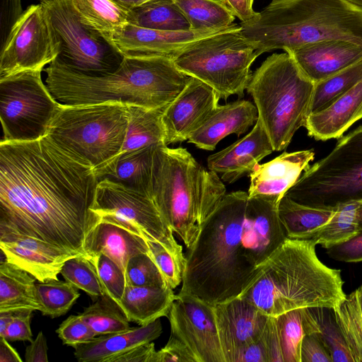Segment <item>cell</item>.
Segmentation results:
<instances>
[{
  "instance_id": "cell-1",
  "label": "cell",
  "mask_w": 362,
  "mask_h": 362,
  "mask_svg": "<svg viewBox=\"0 0 362 362\" xmlns=\"http://www.w3.org/2000/svg\"><path fill=\"white\" fill-rule=\"evenodd\" d=\"M100 180L47 135L0 142V233L35 238L85 255Z\"/></svg>"
},
{
  "instance_id": "cell-2",
  "label": "cell",
  "mask_w": 362,
  "mask_h": 362,
  "mask_svg": "<svg viewBox=\"0 0 362 362\" xmlns=\"http://www.w3.org/2000/svg\"><path fill=\"white\" fill-rule=\"evenodd\" d=\"M280 200L244 191L226 194L187 248L177 295L213 306L240 296L287 238L278 215Z\"/></svg>"
},
{
  "instance_id": "cell-3",
  "label": "cell",
  "mask_w": 362,
  "mask_h": 362,
  "mask_svg": "<svg viewBox=\"0 0 362 362\" xmlns=\"http://www.w3.org/2000/svg\"><path fill=\"white\" fill-rule=\"evenodd\" d=\"M44 71L54 98L70 106L111 103L163 110L190 78L173 58L160 55H124L116 71L101 76L74 71L56 59Z\"/></svg>"
},
{
  "instance_id": "cell-4",
  "label": "cell",
  "mask_w": 362,
  "mask_h": 362,
  "mask_svg": "<svg viewBox=\"0 0 362 362\" xmlns=\"http://www.w3.org/2000/svg\"><path fill=\"white\" fill-rule=\"evenodd\" d=\"M312 239L286 238L238 297L269 317L303 308L336 310L345 300L339 269L318 258Z\"/></svg>"
},
{
  "instance_id": "cell-5",
  "label": "cell",
  "mask_w": 362,
  "mask_h": 362,
  "mask_svg": "<svg viewBox=\"0 0 362 362\" xmlns=\"http://www.w3.org/2000/svg\"><path fill=\"white\" fill-rule=\"evenodd\" d=\"M240 26L258 56L329 39L362 45V11L345 0H272Z\"/></svg>"
},
{
  "instance_id": "cell-6",
  "label": "cell",
  "mask_w": 362,
  "mask_h": 362,
  "mask_svg": "<svg viewBox=\"0 0 362 362\" xmlns=\"http://www.w3.org/2000/svg\"><path fill=\"white\" fill-rule=\"evenodd\" d=\"M226 194L218 174L205 169L186 148L165 144L156 147L149 196L187 248Z\"/></svg>"
},
{
  "instance_id": "cell-7",
  "label": "cell",
  "mask_w": 362,
  "mask_h": 362,
  "mask_svg": "<svg viewBox=\"0 0 362 362\" xmlns=\"http://www.w3.org/2000/svg\"><path fill=\"white\" fill-rule=\"evenodd\" d=\"M315 83L287 52L273 54L252 74L246 90L274 151L284 150L311 114Z\"/></svg>"
},
{
  "instance_id": "cell-8",
  "label": "cell",
  "mask_w": 362,
  "mask_h": 362,
  "mask_svg": "<svg viewBox=\"0 0 362 362\" xmlns=\"http://www.w3.org/2000/svg\"><path fill=\"white\" fill-rule=\"evenodd\" d=\"M128 119L127 105H63L47 136L64 151L92 167L100 180L109 174L121 153Z\"/></svg>"
},
{
  "instance_id": "cell-9",
  "label": "cell",
  "mask_w": 362,
  "mask_h": 362,
  "mask_svg": "<svg viewBox=\"0 0 362 362\" xmlns=\"http://www.w3.org/2000/svg\"><path fill=\"white\" fill-rule=\"evenodd\" d=\"M240 25L197 40L174 58L177 67L214 88L225 100L243 98L250 81V66L259 57L242 35Z\"/></svg>"
},
{
  "instance_id": "cell-10",
  "label": "cell",
  "mask_w": 362,
  "mask_h": 362,
  "mask_svg": "<svg viewBox=\"0 0 362 362\" xmlns=\"http://www.w3.org/2000/svg\"><path fill=\"white\" fill-rule=\"evenodd\" d=\"M284 195L301 204L329 209L362 202V126L310 165Z\"/></svg>"
},
{
  "instance_id": "cell-11",
  "label": "cell",
  "mask_w": 362,
  "mask_h": 362,
  "mask_svg": "<svg viewBox=\"0 0 362 362\" xmlns=\"http://www.w3.org/2000/svg\"><path fill=\"white\" fill-rule=\"evenodd\" d=\"M40 70L21 71L0 78L2 141H30L48 134L63 105L43 83Z\"/></svg>"
},
{
  "instance_id": "cell-12",
  "label": "cell",
  "mask_w": 362,
  "mask_h": 362,
  "mask_svg": "<svg viewBox=\"0 0 362 362\" xmlns=\"http://www.w3.org/2000/svg\"><path fill=\"white\" fill-rule=\"evenodd\" d=\"M42 4L60 41V53L55 59L58 62L89 76H101L117 69L124 56L80 21L71 0Z\"/></svg>"
},
{
  "instance_id": "cell-13",
  "label": "cell",
  "mask_w": 362,
  "mask_h": 362,
  "mask_svg": "<svg viewBox=\"0 0 362 362\" xmlns=\"http://www.w3.org/2000/svg\"><path fill=\"white\" fill-rule=\"evenodd\" d=\"M93 211L100 218L115 221L145 239L159 243L185 265L182 247L148 194L103 178L98 184Z\"/></svg>"
},
{
  "instance_id": "cell-14",
  "label": "cell",
  "mask_w": 362,
  "mask_h": 362,
  "mask_svg": "<svg viewBox=\"0 0 362 362\" xmlns=\"http://www.w3.org/2000/svg\"><path fill=\"white\" fill-rule=\"evenodd\" d=\"M60 41L46 6L23 11L1 48L0 78L28 70H44L60 53Z\"/></svg>"
},
{
  "instance_id": "cell-15",
  "label": "cell",
  "mask_w": 362,
  "mask_h": 362,
  "mask_svg": "<svg viewBox=\"0 0 362 362\" xmlns=\"http://www.w3.org/2000/svg\"><path fill=\"white\" fill-rule=\"evenodd\" d=\"M167 317L171 334L187 346L197 362H225L213 305L175 295Z\"/></svg>"
},
{
  "instance_id": "cell-16",
  "label": "cell",
  "mask_w": 362,
  "mask_h": 362,
  "mask_svg": "<svg viewBox=\"0 0 362 362\" xmlns=\"http://www.w3.org/2000/svg\"><path fill=\"white\" fill-rule=\"evenodd\" d=\"M220 98L214 88L190 77L181 93L163 110L165 144L187 140L218 107Z\"/></svg>"
},
{
  "instance_id": "cell-17",
  "label": "cell",
  "mask_w": 362,
  "mask_h": 362,
  "mask_svg": "<svg viewBox=\"0 0 362 362\" xmlns=\"http://www.w3.org/2000/svg\"><path fill=\"white\" fill-rule=\"evenodd\" d=\"M214 309L225 362H237L243 349L261 337L269 316L240 297Z\"/></svg>"
},
{
  "instance_id": "cell-18",
  "label": "cell",
  "mask_w": 362,
  "mask_h": 362,
  "mask_svg": "<svg viewBox=\"0 0 362 362\" xmlns=\"http://www.w3.org/2000/svg\"><path fill=\"white\" fill-rule=\"evenodd\" d=\"M217 30H158L127 23L111 37L110 44L124 55H160L174 58L185 47L200 39L234 28Z\"/></svg>"
},
{
  "instance_id": "cell-19",
  "label": "cell",
  "mask_w": 362,
  "mask_h": 362,
  "mask_svg": "<svg viewBox=\"0 0 362 362\" xmlns=\"http://www.w3.org/2000/svg\"><path fill=\"white\" fill-rule=\"evenodd\" d=\"M0 249L4 260L40 282L58 279L64 262L78 256L44 240L13 233H0Z\"/></svg>"
},
{
  "instance_id": "cell-20",
  "label": "cell",
  "mask_w": 362,
  "mask_h": 362,
  "mask_svg": "<svg viewBox=\"0 0 362 362\" xmlns=\"http://www.w3.org/2000/svg\"><path fill=\"white\" fill-rule=\"evenodd\" d=\"M303 74L317 83L362 59V45L324 40L286 51Z\"/></svg>"
},
{
  "instance_id": "cell-21",
  "label": "cell",
  "mask_w": 362,
  "mask_h": 362,
  "mask_svg": "<svg viewBox=\"0 0 362 362\" xmlns=\"http://www.w3.org/2000/svg\"><path fill=\"white\" fill-rule=\"evenodd\" d=\"M271 141L257 119L252 129L227 148L210 155L207 167L220 175L222 181L231 184L250 175L259 162L271 154Z\"/></svg>"
},
{
  "instance_id": "cell-22",
  "label": "cell",
  "mask_w": 362,
  "mask_h": 362,
  "mask_svg": "<svg viewBox=\"0 0 362 362\" xmlns=\"http://www.w3.org/2000/svg\"><path fill=\"white\" fill-rule=\"evenodd\" d=\"M83 250L88 258L105 255L125 272L128 260L133 256L148 253L144 238L123 225L100 218L87 233Z\"/></svg>"
},
{
  "instance_id": "cell-23",
  "label": "cell",
  "mask_w": 362,
  "mask_h": 362,
  "mask_svg": "<svg viewBox=\"0 0 362 362\" xmlns=\"http://www.w3.org/2000/svg\"><path fill=\"white\" fill-rule=\"evenodd\" d=\"M314 156L313 150L284 152L267 163H258L249 175L248 196L270 195L281 199L310 166Z\"/></svg>"
},
{
  "instance_id": "cell-24",
  "label": "cell",
  "mask_w": 362,
  "mask_h": 362,
  "mask_svg": "<svg viewBox=\"0 0 362 362\" xmlns=\"http://www.w3.org/2000/svg\"><path fill=\"white\" fill-rule=\"evenodd\" d=\"M258 119L257 107L250 101L238 100L214 111L188 138L187 141L197 148L213 151L218 143L230 134L240 136Z\"/></svg>"
},
{
  "instance_id": "cell-25",
  "label": "cell",
  "mask_w": 362,
  "mask_h": 362,
  "mask_svg": "<svg viewBox=\"0 0 362 362\" xmlns=\"http://www.w3.org/2000/svg\"><path fill=\"white\" fill-rule=\"evenodd\" d=\"M362 119V80L325 108L311 113L305 127L316 140L339 139Z\"/></svg>"
},
{
  "instance_id": "cell-26",
  "label": "cell",
  "mask_w": 362,
  "mask_h": 362,
  "mask_svg": "<svg viewBox=\"0 0 362 362\" xmlns=\"http://www.w3.org/2000/svg\"><path fill=\"white\" fill-rule=\"evenodd\" d=\"M163 332L159 319L139 327L111 334L100 335L74 347L75 358L80 362H108L109 360L137 346L152 342Z\"/></svg>"
},
{
  "instance_id": "cell-27",
  "label": "cell",
  "mask_w": 362,
  "mask_h": 362,
  "mask_svg": "<svg viewBox=\"0 0 362 362\" xmlns=\"http://www.w3.org/2000/svg\"><path fill=\"white\" fill-rule=\"evenodd\" d=\"M276 341L281 362H300L303 337L320 333V328L314 308L292 310L272 317Z\"/></svg>"
},
{
  "instance_id": "cell-28",
  "label": "cell",
  "mask_w": 362,
  "mask_h": 362,
  "mask_svg": "<svg viewBox=\"0 0 362 362\" xmlns=\"http://www.w3.org/2000/svg\"><path fill=\"white\" fill-rule=\"evenodd\" d=\"M175 298L170 286L127 285L119 305L129 322L146 325L161 317H167Z\"/></svg>"
},
{
  "instance_id": "cell-29",
  "label": "cell",
  "mask_w": 362,
  "mask_h": 362,
  "mask_svg": "<svg viewBox=\"0 0 362 362\" xmlns=\"http://www.w3.org/2000/svg\"><path fill=\"white\" fill-rule=\"evenodd\" d=\"M33 276L6 260L0 262V312L40 310Z\"/></svg>"
},
{
  "instance_id": "cell-30",
  "label": "cell",
  "mask_w": 362,
  "mask_h": 362,
  "mask_svg": "<svg viewBox=\"0 0 362 362\" xmlns=\"http://www.w3.org/2000/svg\"><path fill=\"white\" fill-rule=\"evenodd\" d=\"M335 209L315 207L299 204L284 196L278 205V215L286 237L290 239H312L333 216Z\"/></svg>"
},
{
  "instance_id": "cell-31",
  "label": "cell",
  "mask_w": 362,
  "mask_h": 362,
  "mask_svg": "<svg viewBox=\"0 0 362 362\" xmlns=\"http://www.w3.org/2000/svg\"><path fill=\"white\" fill-rule=\"evenodd\" d=\"M157 146L152 145L120 154L105 178L149 195L153 156Z\"/></svg>"
},
{
  "instance_id": "cell-32",
  "label": "cell",
  "mask_w": 362,
  "mask_h": 362,
  "mask_svg": "<svg viewBox=\"0 0 362 362\" xmlns=\"http://www.w3.org/2000/svg\"><path fill=\"white\" fill-rule=\"evenodd\" d=\"M80 21L110 43L112 35L128 23V11L112 0H71Z\"/></svg>"
},
{
  "instance_id": "cell-33",
  "label": "cell",
  "mask_w": 362,
  "mask_h": 362,
  "mask_svg": "<svg viewBox=\"0 0 362 362\" xmlns=\"http://www.w3.org/2000/svg\"><path fill=\"white\" fill-rule=\"evenodd\" d=\"M163 110L129 106L127 134L120 154L152 145L165 144L161 120Z\"/></svg>"
},
{
  "instance_id": "cell-34",
  "label": "cell",
  "mask_w": 362,
  "mask_h": 362,
  "mask_svg": "<svg viewBox=\"0 0 362 362\" xmlns=\"http://www.w3.org/2000/svg\"><path fill=\"white\" fill-rule=\"evenodd\" d=\"M128 23L158 30H191L175 0H148L128 11Z\"/></svg>"
},
{
  "instance_id": "cell-35",
  "label": "cell",
  "mask_w": 362,
  "mask_h": 362,
  "mask_svg": "<svg viewBox=\"0 0 362 362\" xmlns=\"http://www.w3.org/2000/svg\"><path fill=\"white\" fill-rule=\"evenodd\" d=\"M191 30H217L230 27L235 16L221 0H175Z\"/></svg>"
},
{
  "instance_id": "cell-36",
  "label": "cell",
  "mask_w": 362,
  "mask_h": 362,
  "mask_svg": "<svg viewBox=\"0 0 362 362\" xmlns=\"http://www.w3.org/2000/svg\"><path fill=\"white\" fill-rule=\"evenodd\" d=\"M334 311L354 361L362 362V286L346 295Z\"/></svg>"
},
{
  "instance_id": "cell-37",
  "label": "cell",
  "mask_w": 362,
  "mask_h": 362,
  "mask_svg": "<svg viewBox=\"0 0 362 362\" xmlns=\"http://www.w3.org/2000/svg\"><path fill=\"white\" fill-rule=\"evenodd\" d=\"M79 314L98 336L121 332L130 327V322L120 305L106 293Z\"/></svg>"
},
{
  "instance_id": "cell-38",
  "label": "cell",
  "mask_w": 362,
  "mask_h": 362,
  "mask_svg": "<svg viewBox=\"0 0 362 362\" xmlns=\"http://www.w3.org/2000/svg\"><path fill=\"white\" fill-rule=\"evenodd\" d=\"M358 204L359 202H350L334 208L332 218L312 238L316 245L328 249L356 235Z\"/></svg>"
},
{
  "instance_id": "cell-39",
  "label": "cell",
  "mask_w": 362,
  "mask_h": 362,
  "mask_svg": "<svg viewBox=\"0 0 362 362\" xmlns=\"http://www.w3.org/2000/svg\"><path fill=\"white\" fill-rule=\"evenodd\" d=\"M362 80V59L315 83L311 113L318 112Z\"/></svg>"
},
{
  "instance_id": "cell-40",
  "label": "cell",
  "mask_w": 362,
  "mask_h": 362,
  "mask_svg": "<svg viewBox=\"0 0 362 362\" xmlns=\"http://www.w3.org/2000/svg\"><path fill=\"white\" fill-rule=\"evenodd\" d=\"M35 285L40 305L39 311L51 318L67 313L80 296L78 288L66 281L51 279Z\"/></svg>"
},
{
  "instance_id": "cell-41",
  "label": "cell",
  "mask_w": 362,
  "mask_h": 362,
  "mask_svg": "<svg viewBox=\"0 0 362 362\" xmlns=\"http://www.w3.org/2000/svg\"><path fill=\"white\" fill-rule=\"evenodd\" d=\"M60 274L66 281L85 291L93 300L105 294L95 266L85 255L66 260Z\"/></svg>"
},
{
  "instance_id": "cell-42",
  "label": "cell",
  "mask_w": 362,
  "mask_h": 362,
  "mask_svg": "<svg viewBox=\"0 0 362 362\" xmlns=\"http://www.w3.org/2000/svg\"><path fill=\"white\" fill-rule=\"evenodd\" d=\"M320 324V335L327 348L332 362H354L332 308H314Z\"/></svg>"
},
{
  "instance_id": "cell-43",
  "label": "cell",
  "mask_w": 362,
  "mask_h": 362,
  "mask_svg": "<svg viewBox=\"0 0 362 362\" xmlns=\"http://www.w3.org/2000/svg\"><path fill=\"white\" fill-rule=\"evenodd\" d=\"M127 285L134 286H169L148 253L132 257L125 269Z\"/></svg>"
},
{
  "instance_id": "cell-44",
  "label": "cell",
  "mask_w": 362,
  "mask_h": 362,
  "mask_svg": "<svg viewBox=\"0 0 362 362\" xmlns=\"http://www.w3.org/2000/svg\"><path fill=\"white\" fill-rule=\"evenodd\" d=\"M89 259L96 267L105 293L119 304L127 286L124 272L105 255H100Z\"/></svg>"
},
{
  "instance_id": "cell-45",
  "label": "cell",
  "mask_w": 362,
  "mask_h": 362,
  "mask_svg": "<svg viewBox=\"0 0 362 362\" xmlns=\"http://www.w3.org/2000/svg\"><path fill=\"white\" fill-rule=\"evenodd\" d=\"M151 257L167 284L175 288L182 281L184 263L158 242L146 239Z\"/></svg>"
},
{
  "instance_id": "cell-46",
  "label": "cell",
  "mask_w": 362,
  "mask_h": 362,
  "mask_svg": "<svg viewBox=\"0 0 362 362\" xmlns=\"http://www.w3.org/2000/svg\"><path fill=\"white\" fill-rule=\"evenodd\" d=\"M63 344L74 347L98 336L78 313L70 315L64 320L56 330Z\"/></svg>"
},
{
  "instance_id": "cell-47",
  "label": "cell",
  "mask_w": 362,
  "mask_h": 362,
  "mask_svg": "<svg viewBox=\"0 0 362 362\" xmlns=\"http://www.w3.org/2000/svg\"><path fill=\"white\" fill-rule=\"evenodd\" d=\"M300 362H332L331 355L317 332L305 334L300 346Z\"/></svg>"
},
{
  "instance_id": "cell-48",
  "label": "cell",
  "mask_w": 362,
  "mask_h": 362,
  "mask_svg": "<svg viewBox=\"0 0 362 362\" xmlns=\"http://www.w3.org/2000/svg\"><path fill=\"white\" fill-rule=\"evenodd\" d=\"M33 310H20L14 311L12 321L7 327L1 337L8 341H33V334L30 328V321Z\"/></svg>"
},
{
  "instance_id": "cell-49",
  "label": "cell",
  "mask_w": 362,
  "mask_h": 362,
  "mask_svg": "<svg viewBox=\"0 0 362 362\" xmlns=\"http://www.w3.org/2000/svg\"><path fill=\"white\" fill-rule=\"evenodd\" d=\"M327 250L328 256L334 260L343 262H362V231Z\"/></svg>"
},
{
  "instance_id": "cell-50",
  "label": "cell",
  "mask_w": 362,
  "mask_h": 362,
  "mask_svg": "<svg viewBox=\"0 0 362 362\" xmlns=\"http://www.w3.org/2000/svg\"><path fill=\"white\" fill-rule=\"evenodd\" d=\"M153 362H197L187 346L173 334L164 347L156 351Z\"/></svg>"
},
{
  "instance_id": "cell-51",
  "label": "cell",
  "mask_w": 362,
  "mask_h": 362,
  "mask_svg": "<svg viewBox=\"0 0 362 362\" xmlns=\"http://www.w3.org/2000/svg\"><path fill=\"white\" fill-rule=\"evenodd\" d=\"M0 7V48H1L11 28L23 11L21 0H1Z\"/></svg>"
},
{
  "instance_id": "cell-52",
  "label": "cell",
  "mask_w": 362,
  "mask_h": 362,
  "mask_svg": "<svg viewBox=\"0 0 362 362\" xmlns=\"http://www.w3.org/2000/svg\"><path fill=\"white\" fill-rule=\"evenodd\" d=\"M237 362H269L267 327L259 339L243 349L238 356Z\"/></svg>"
},
{
  "instance_id": "cell-53",
  "label": "cell",
  "mask_w": 362,
  "mask_h": 362,
  "mask_svg": "<svg viewBox=\"0 0 362 362\" xmlns=\"http://www.w3.org/2000/svg\"><path fill=\"white\" fill-rule=\"evenodd\" d=\"M156 352L154 344L146 343L117 355L108 362H153Z\"/></svg>"
},
{
  "instance_id": "cell-54",
  "label": "cell",
  "mask_w": 362,
  "mask_h": 362,
  "mask_svg": "<svg viewBox=\"0 0 362 362\" xmlns=\"http://www.w3.org/2000/svg\"><path fill=\"white\" fill-rule=\"evenodd\" d=\"M242 23L255 19L259 12L253 9L254 0H221Z\"/></svg>"
},
{
  "instance_id": "cell-55",
  "label": "cell",
  "mask_w": 362,
  "mask_h": 362,
  "mask_svg": "<svg viewBox=\"0 0 362 362\" xmlns=\"http://www.w3.org/2000/svg\"><path fill=\"white\" fill-rule=\"evenodd\" d=\"M47 350L46 338L40 331L35 339L26 347L25 361L26 362H47Z\"/></svg>"
},
{
  "instance_id": "cell-56",
  "label": "cell",
  "mask_w": 362,
  "mask_h": 362,
  "mask_svg": "<svg viewBox=\"0 0 362 362\" xmlns=\"http://www.w3.org/2000/svg\"><path fill=\"white\" fill-rule=\"evenodd\" d=\"M16 349L12 347L8 341L0 337V362H22Z\"/></svg>"
},
{
  "instance_id": "cell-57",
  "label": "cell",
  "mask_w": 362,
  "mask_h": 362,
  "mask_svg": "<svg viewBox=\"0 0 362 362\" xmlns=\"http://www.w3.org/2000/svg\"><path fill=\"white\" fill-rule=\"evenodd\" d=\"M14 311L0 312V336L5 332L7 327L13 320Z\"/></svg>"
},
{
  "instance_id": "cell-58",
  "label": "cell",
  "mask_w": 362,
  "mask_h": 362,
  "mask_svg": "<svg viewBox=\"0 0 362 362\" xmlns=\"http://www.w3.org/2000/svg\"><path fill=\"white\" fill-rule=\"evenodd\" d=\"M127 11H129L148 0H112Z\"/></svg>"
},
{
  "instance_id": "cell-59",
  "label": "cell",
  "mask_w": 362,
  "mask_h": 362,
  "mask_svg": "<svg viewBox=\"0 0 362 362\" xmlns=\"http://www.w3.org/2000/svg\"><path fill=\"white\" fill-rule=\"evenodd\" d=\"M358 233L362 231V202H359L357 210Z\"/></svg>"
},
{
  "instance_id": "cell-60",
  "label": "cell",
  "mask_w": 362,
  "mask_h": 362,
  "mask_svg": "<svg viewBox=\"0 0 362 362\" xmlns=\"http://www.w3.org/2000/svg\"><path fill=\"white\" fill-rule=\"evenodd\" d=\"M354 7L362 11V0H345Z\"/></svg>"
},
{
  "instance_id": "cell-61",
  "label": "cell",
  "mask_w": 362,
  "mask_h": 362,
  "mask_svg": "<svg viewBox=\"0 0 362 362\" xmlns=\"http://www.w3.org/2000/svg\"><path fill=\"white\" fill-rule=\"evenodd\" d=\"M52 0H40V3H47V2H49Z\"/></svg>"
}]
</instances>
